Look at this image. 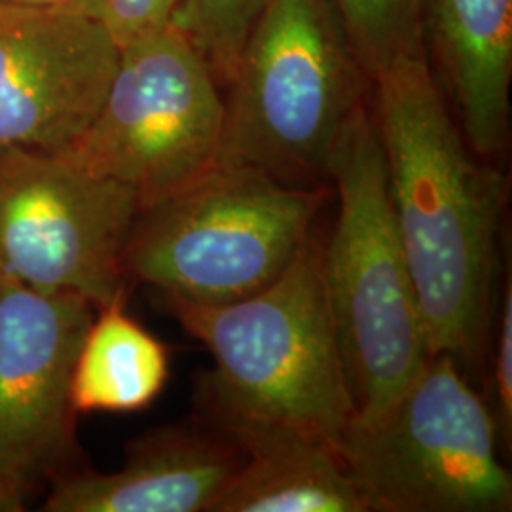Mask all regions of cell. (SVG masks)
Returning <instances> with one entry per match:
<instances>
[{"label": "cell", "mask_w": 512, "mask_h": 512, "mask_svg": "<svg viewBox=\"0 0 512 512\" xmlns=\"http://www.w3.org/2000/svg\"><path fill=\"white\" fill-rule=\"evenodd\" d=\"M393 217L420 304L429 355L482 378L507 177L476 158L444 105L427 54L372 74Z\"/></svg>", "instance_id": "1"}, {"label": "cell", "mask_w": 512, "mask_h": 512, "mask_svg": "<svg viewBox=\"0 0 512 512\" xmlns=\"http://www.w3.org/2000/svg\"><path fill=\"white\" fill-rule=\"evenodd\" d=\"M164 302L213 359L198 384L203 414L293 423L338 446L355 408L319 238L311 234L293 264L253 296L220 306L171 296Z\"/></svg>", "instance_id": "2"}, {"label": "cell", "mask_w": 512, "mask_h": 512, "mask_svg": "<svg viewBox=\"0 0 512 512\" xmlns=\"http://www.w3.org/2000/svg\"><path fill=\"white\" fill-rule=\"evenodd\" d=\"M338 200L323 281L353 420L380 418L429 359L420 304L393 217L372 112L349 116L327 169Z\"/></svg>", "instance_id": "3"}, {"label": "cell", "mask_w": 512, "mask_h": 512, "mask_svg": "<svg viewBox=\"0 0 512 512\" xmlns=\"http://www.w3.org/2000/svg\"><path fill=\"white\" fill-rule=\"evenodd\" d=\"M370 82L329 0H268L226 84L219 165L279 181L329 179L334 145Z\"/></svg>", "instance_id": "4"}, {"label": "cell", "mask_w": 512, "mask_h": 512, "mask_svg": "<svg viewBox=\"0 0 512 512\" xmlns=\"http://www.w3.org/2000/svg\"><path fill=\"white\" fill-rule=\"evenodd\" d=\"M327 184H291L243 165L141 211L126 249L128 279L162 296L220 306L260 293L311 238Z\"/></svg>", "instance_id": "5"}, {"label": "cell", "mask_w": 512, "mask_h": 512, "mask_svg": "<svg viewBox=\"0 0 512 512\" xmlns=\"http://www.w3.org/2000/svg\"><path fill=\"white\" fill-rule=\"evenodd\" d=\"M497 444L484 395L435 353L380 418H351L336 448L370 512H507L512 478Z\"/></svg>", "instance_id": "6"}, {"label": "cell", "mask_w": 512, "mask_h": 512, "mask_svg": "<svg viewBox=\"0 0 512 512\" xmlns=\"http://www.w3.org/2000/svg\"><path fill=\"white\" fill-rule=\"evenodd\" d=\"M222 133L219 80L171 23L120 48L101 107L63 152L93 175L128 186L145 211L219 165Z\"/></svg>", "instance_id": "7"}, {"label": "cell", "mask_w": 512, "mask_h": 512, "mask_svg": "<svg viewBox=\"0 0 512 512\" xmlns=\"http://www.w3.org/2000/svg\"><path fill=\"white\" fill-rule=\"evenodd\" d=\"M141 215L128 186L97 177L65 152H0V281L126 302V249Z\"/></svg>", "instance_id": "8"}, {"label": "cell", "mask_w": 512, "mask_h": 512, "mask_svg": "<svg viewBox=\"0 0 512 512\" xmlns=\"http://www.w3.org/2000/svg\"><path fill=\"white\" fill-rule=\"evenodd\" d=\"M95 308L0 281V512H21L76 456L71 378Z\"/></svg>", "instance_id": "9"}, {"label": "cell", "mask_w": 512, "mask_h": 512, "mask_svg": "<svg viewBox=\"0 0 512 512\" xmlns=\"http://www.w3.org/2000/svg\"><path fill=\"white\" fill-rule=\"evenodd\" d=\"M120 48L80 6L0 0V152H63L90 126Z\"/></svg>", "instance_id": "10"}, {"label": "cell", "mask_w": 512, "mask_h": 512, "mask_svg": "<svg viewBox=\"0 0 512 512\" xmlns=\"http://www.w3.org/2000/svg\"><path fill=\"white\" fill-rule=\"evenodd\" d=\"M241 454L209 421L156 427L131 440L118 471L57 476L46 512H211Z\"/></svg>", "instance_id": "11"}, {"label": "cell", "mask_w": 512, "mask_h": 512, "mask_svg": "<svg viewBox=\"0 0 512 512\" xmlns=\"http://www.w3.org/2000/svg\"><path fill=\"white\" fill-rule=\"evenodd\" d=\"M241 454L211 512H370L336 446L283 421L203 414Z\"/></svg>", "instance_id": "12"}, {"label": "cell", "mask_w": 512, "mask_h": 512, "mask_svg": "<svg viewBox=\"0 0 512 512\" xmlns=\"http://www.w3.org/2000/svg\"><path fill=\"white\" fill-rule=\"evenodd\" d=\"M440 69L461 114L469 147L497 154L509 131L512 80V0H425Z\"/></svg>", "instance_id": "13"}, {"label": "cell", "mask_w": 512, "mask_h": 512, "mask_svg": "<svg viewBox=\"0 0 512 512\" xmlns=\"http://www.w3.org/2000/svg\"><path fill=\"white\" fill-rule=\"evenodd\" d=\"M126 302L95 310L71 378L74 414H133L164 391L169 348L126 313Z\"/></svg>", "instance_id": "14"}, {"label": "cell", "mask_w": 512, "mask_h": 512, "mask_svg": "<svg viewBox=\"0 0 512 512\" xmlns=\"http://www.w3.org/2000/svg\"><path fill=\"white\" fill-rule=\"evenodd\" d=\"M368 78L391 61L425 54V0H329Z\"/></svg>", "instance_id": "15"}, {"label": "cell", "mask_w": 512, "mask_h": 512, "mask_svg": "<svg viewBox=\"0 0 512 512\" xmlns=\"http://www.w3.org/2000/svg\"><path fill=\"white\" fill-rule=\"evenodd\" d=\"M268 0H181L173 25L179 27L211 65L226 88L236 71L247 35Z\"/></svg>", "instance_id": "16"}, {"label": "cell", "mask_w": 512, "mask_h": 512, "mask_svg": "<svg viewBox=\"0 0 512 512\" xmlns=\"http://www.w3.org/2000/svg\"><path fill=\"white\" fill-rule=\"evenodd\" d=\"M179 4L181 0H82L118 48L171 25Z\"/></svg>", "instance_id": "17"}, {"label": "cell", "mask_w": 512, "mask_h": 512, "mask_svg": "<svg viewBox=\"0 0 512 512\" xmlns=\"http://www.w3.org/2000/svg\"><path fill=\"white\" fill-rule=\"evenodd\" d=\"M494 416L499 442H511L512 433V275L507 272V281L501 294L499 321L495 332L490 387L484 397Z\"/></svg>", "instance_id": "18"}, {"label": "cell", "mask_w": 512, "mask_h": 512, "mask_svg": "<svg viewBox=\"0 0 512 512\" xmlns=\"http://www.w3.org/2000/svg\"><path fill=\"white\" fill-rule=\"evenodd\" d=\"M4 2L31 4V6H73V4L82 6V0H4Z\"/></svg>", "instance_id": "19"}]
</instances>
